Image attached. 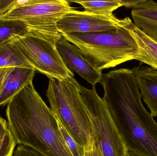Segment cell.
<instances>
[{"label":"cell","mask_w":157,"mask_h":156,"mask_svg":"<svg viewBox=\"0 0 157 156\" xmlns=\"http://www.w3.org/2000/svg\"><path fill=\"white\" fill-rule=\"evenodd\" d=\"M8 126L18 145L45 156H73L59 129L56 117L36 91L29 84L8 103Z\"/></svg>","instance_id":"cell-2"},{"label":"cell","mask_w":157,"mask_h":156,"mask_svg":"<svg viewBox=\"0 0 157 156\" xmlns=\"http://www.w3.org/2000/svg\"><path fill=\"white\" fill-rule=\"evenodd\" d=\"M104 100L128 151L157 156V123L146 110L133 70L102 74Z\"/></svg>","instance_id":"cell-1"},{"label":"cell","mask_w":157,"mask_h":156,"mask_svg":"<svg viewBox=\"0 0 157 156\" xmlns=\"http://www.w3.org/2000/svg\"><path fill=\"white\" fill-rule=\"evenodd\" d=\"M59 129L65 143L73 156H85V147L78 143L67 132L61 122L56 118Z\"/></svg>","instance_id":"cell-18"},{"label":"cell","mask_w":157,"mask_h":156,"mask_svg":"<svg viewBox=\"0 0 157 156\" xmlns=\"http://www.w3.org/2000/svg\"><path fill=\"white\" fill-rule=\"evenodd\" d=\"M127 156H143L139 154H136V153H134V152H131V151H128V153H127Z\"/></svg>","instance_id":"cell-23"},{"label":"cell","mask_w":157,"mask_h":156,"mask_svg":"<svg viewBox=\"0 0 157 156\" xmlns=\"http://www.w3.org/2000/svg\"><path fill=\"white\" fill-rule=\"evenodd\" d=\"M17 144L6 120L0 116V156H13Z\"/></svg>","instance_id":"cell-17"},{"label":"cell","mask_w":157,"mask_h":156,"mask_svg":"<svg viewBox=\"0 0 157 156\" xmlns=\"http://www.w3.org/2000/svg\"><path fill=\"white\" fill-rule=\"evenodd\" d=\"M36 71L29 68L8 67L0 92V106L8 104L19 92L33 82Z\"/></svg>","instance_id":"cell-10"},{"label":"cell","mask_w":157,"mask_h":156,"mask_svg":"<svg viewBox=\"0 0 157 156\" xmlns=\"http://www.w3.org/2000/svg\"><path fill=\"white\" fill-rule=\"evenodd\" d=\"M124 19H119L113 14L104 16L73 10L66 13L57 24L62 34L95 33L108 31L123 26Z\"/></svg>","instance_id":"cell-8"},{"label":"cell","mask_w":157,"mask_h":156,"mask_svg":"<svg viewBox=\"0 0 157 156\" xmlns=\"http://www.w3.org/2000/svg\"><path fill=\"white\" fill-rule=\"evenodd\" d=\"M85 156H103L98 141L93 137L91 143L85 148Z\"/></svg>","instance_id":"cell-20"},{"label":"cell","mask_w":157,"mask_h":156,"mask_svg":"<svg viewBox=\"0 0 157 156\" xmlns=\"http://www.w3.org/2000/svg\"><path fill=\"white\" fill-rule=\"evenodd\" d=\"M142 0H120L122 6H124L126 8H132L139 4Z\"/></svg>","instance_id":"cell-21"},{"label":"cell","mask_w":157,"mask_h":156,"mask_svg":"<svg viewBox=\"0 0 157 156\" xmlns=\"http://www.w3.org/2000/svg\"><path fill=\"white\" fill-rule=\"evenodd\" d=\"M69 2H75L81 5L85 12L95 14L111 16L114 10L122 6L120 0L110 1H69Z\"/></svg>","instance_id":"cell-15"},{"label":"cell","mask_w":157,"mask_h":156,"mask_svg":"<svg viewBox=\"0 0 157 156\" xmlns=\"http://www.w3.org/2000/svg\"><path fill=\"white\" fill-rule=\"evenodd\" d=\"M124 27L130 31L137 44L139 54L135 60L157 70V40L138 28L129 17L124 18Z\"/></svg>","instance_id":"cell-11"},{"label":"cell","mask_w":157,"mask_h":156,"mask_svg":"<svg viewBox=\"0 0 157 156\" xmlns=\"http://www.w3.org/2000/svg\"><path fill=\"white\" fill-rule=\"evenodd\" d=\"M13 156H45L28 147L19 145L15 150Z\"/></svg>","instance_id":"cell-19"},{"label":"cell","mask_w":157,"mask_h":156,"mask_svg":"<svg viewBox=\"0 0 157 156\" xmlns=\"http://www.w3.org/2000/svg\"><path fill=\"white\" fill-rule=\"evenodd\" d=\"M22 67L34 69L11 39L0 45V68Z\"/></svg>","instance_id":"cell-14"},{"label":"cell","mask_w":157,"mask_h":156,"mask_svg":"<svg viewBox=\"0 0 157 156\" xmlns=\"http://www.w3.org/2000/svg\"><path fill=\"white\" fill-rule=\"evenodd\" d=\"M28 32L27 26L22 21L0 18V45L10 40L15 36L24 35Z\"/></svg>","instance_id":"cell-16"},{"label":"cell","mask_w":157,"mask_h":156,"mask_svg":"<svg viewBox=\"0 0 157 156\" xmlns=\"http://www.w3.org/2000/svg\"><path fill=\"white\" fill-rule=\"evenodd\" d=\"M142 98L151 111L157 116V70L147 67L133 69Z\"/></svg>","instance_id":"cell-12"},{"label":"cell","mask_w":157,"mask_h":156,"mask_svg":"<svg viewBox=\"0 0 157 156\" xmlns=\"http://www.w3.org/2000/svg\"><path fill=\"white\" fill-rule=\"evenodd\" d=\"M62 36L77 47L90 66L100 72L135 60L139 54L134 38L124 25L108 31L63 34Z\"/></svg>","instance_id":"cell-3"},{"label":"cell","mask_w":157,"mask_h":156,"mask_svg":"<svg viewBox=\"0 0 157 156\" xmlns=\"http://www.w3.org/2000/svg\"><path fill=\"white\" fill-rule=\"evenodd\" d=\"M73 10L68 1L36 0L31 4L7 12L0 18L24 22L28 28L27 34L44 39L56 47L63 37L57 28V23L65 14Z\"/></svg>","instance_id":"cell-5"},{"label":"cell","mask_w":157,"mask_h":156,"mask_svg":"<svg viewBox=\"0 0 157 156\" xmlns=\"http://www.w3.org/2000/svg\"><path fill=\"white\" fill-rule=\"evenodd\" d=\"M131 13L135 25L157 40V3L142 0L132 8Z\"/></svg>","instance_id":"cell-13"},{"label":"cell","mask_w":157,"mask_h":156,"mask_svg":"<svg viewBox=\"0 0 157 156\" xmlns=\"http://www.w3.org/2000/svg\"><path fill=\"white\" fill-rule=\"evenodd\" d=\"M12 41L20 49L34 69L48 78L63 80L74 77L56 49L48 41L26 34L15 36Z\"/></svg>","instance_id":"cell-7"},{"label":"cell","mask_w":157,"mask_h":156,"mask_svg":"<svg viewBox=\"0 0 157 156\" xmlns=\"http://www.w3.org/2000/svg\"><path fill=\"white\" fill-rule=\"evenodd\" d=\"M56 47L64 64L72 72L75 71L92 87L101 82L102 73L90 66L77 47L63 37L58 41Z\"/></svg>","instance_id":"cell-9"},{"label":"cell","mask_w":157,"mask_h":156,"mask_svg":"<svg viewBox=\"0 0 157 156\" xmlns=\"http://www.w3.org/2000/svg\"><path fill=\"white\" fill-rule=\"evenodd\" d=\"M80 93L94 132L103 156H127L128 150L102 98L96 91L79 85Z\"/></svg>","instance_id":"cell-6"},{"label":"cell","mask_w":157,"mask_h":156,"mask_svg":"<svg viewBox=\"0 0 157 156\" xmlns=\"http://www.w3.org/2000/svg\"><path fill=\"white\" fill-rule=\"evenodd\" d=\"M79 85L74 77L63 80L49 78L46 96L55 117L78 143L86 148L94 132Z\"/></svg>","instance_id":"cell-4"},{"label":"cell","mask_w":157,"mask_h":156,"mask_svg":"<svg viewBox=\"0 0 157 156\" xmlns=\"http://www.w3.org/2000/svg\"><path fill=\"white\" fill-rule=\"evenodd\" d=\"M7 70H8V67L0 68V92L2 89V85L5 77L7 73Z\"/></svg>","instance_id":"cell-22"}]
</instances>
